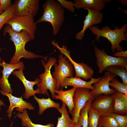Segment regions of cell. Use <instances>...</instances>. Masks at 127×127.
I'll use <instances>...</instances> for the list:
<instances>
[{
	"label": "cell",
	"instance_id": "277c9868",
	"mask_svg": "<svg viewBox=\"0 0 127 127\" xmlns=\"http://www.w3.org/2000/svg\"><path fill=\"white\" fill-rule=\"evenodd\" d=\"M57 61L56 59L53 57H50L47 62H45L43 59L41 60L42 64L44 68V71L39 75L40 82L37 85V89L39 90L40 94H48V90L53 99H54V97L55 95L56 83L51 74V70Z\"/></svg>",
	"mask_w": 127,
	"mask_h": 127
},
{
	"label": "cell",
	"instance_id": "7c38bea8",
	"mask_svg": "<svg viewBox=\"0 0 127 127\" xmlns=\"http://www.w3.org/2000/svg\"><path fill=\"white\" fill-rule=\"evenodd\" d=\"M0 66L3 68L1 70L2 76L0 78V87L1 90L12 93V90L8 80L9 76L15 70H19L24 67V64L22 62L15 64H8L4 60H2L0 58Z\"/></svg>",
	"mask_w": 127,
	"mask_h": 127
},
{
	"label": "cell",
	"instance_id": "83f0119b",
	"mask_svg": "<svg viewBox=\"0 0 127 127\" xmlns=\"http://www.w3.org/2000/svg\"><path fill=\"white\" fill-rule=\"evenodd\" d=\"M100 114L91 107L88 112V127H97Z\"/></svg>",
	"mask_w": 127,
	"mask_h": 127
},
{
	"label": "cell",
	"instance_id": "74e56055",
	"mask_svg": "<svg viewBox=\"0 0 127 127\" xmlns=\"http://www.w3.org/2000/svg\"><path fill=\"white\" fill-rule=\"evenodd\" d=\"M13 123L12 122L10 126V127H12Z\"/></svg>",
	"mask_w": 127,
	"mask_h": 127
},
{
	"label": "cell",
	"instance_id": "ac0fdd59",
	"mask_svg": "<svg viewBox=\"0 0 127 127\" xmlns=\"http://www.w3.org/2000/svg\"><path fill=\"white\" fill-rule=\"evenodd\" d=\"M112 95L113 99L112 112L119 115H127V96L116 91Z\"/></svg>",
	"mask_w": 127,
	"mask_h": 127
},
{
	"label": "cell",
	"instance_id": "d590c367",
	"mask_svg": "<svg viewBox=\"0 0 127 127\" xmlns=\"http://www.w3.org/2000/svg\"><path fill=\"white\" fill-rule=\"evenodd\" d=\"M74 127H82L81 126L78 125H75Z\"/></svg>",
	"mask_w": 127,
	"mask_h": 127
},
{
	"label": "cell",
	"instance_id": "cb8c5ba5",
	"mask_svg": "<svg viewBox=\"0 0 127 127\" xmlns=\"http://www.w3.org/2000/svg\"><path fill=\"white\" fill-rule=\"evenodd\" d=\"M16 115L21 119L22 121L21 125L23 127H54V124L52 123H49L46 125L33 123L30 119L26 109H24L22 113L18 112Z\"/></svg>",
	"mask_w": 127,
	"mask_h": 127
},
{
	"label": "cell",
	"instance_id": "ba28073f",
	"mask_svg": "<svg viewBox=\"0 0 127 127\" xmlns=\"http://www.w3.org/2000/svg\"><path fill=\"white\" fill-rule=\"evenodd\" d=\"M93 98H94L91 95L90 89L83 88H76L73 96L74 107L72 111L71 119L75 125L78 123L81 110L87 101Z\"/></svg>",
	"mask_w": 127,
	"mask_h": 127
},
{
	"label": "cell",
	"instance_id": "5b68a950",
	"mask_svg": "<svg viewBox=\"0 0 127 127\" xmlns=\"http://www.w3.org/2000/svg\"><path fill=\"white\" fill-rule=\"evenodd\" d=\"M95 55L99 73H102L108 67L117 65L123 67L127 71V58L116 57L107 55L104 49H100L94 45Z\"/></svg>",
	"mask_w": 127,
	"mask_h": 127
},
{
	"label": "cell",
	"instance_id": "6da1fadb",
	"mask_svg": "<svg viewBox=\"0 0 127 127\" xmlns=\"http://www.w3.org/2000/svg\"><path fill=\"white\" fill-rule=\"evenodd\" d=\"M7 33L10 36V39L13 43L15 49L14 55L9 63L17 64L20 62V60L22 58L27 59L41 58L44 59L45 61H47L48 57L37 55L25 50L26 44L32 40L27 32L23 30L20 32H16L12 30L9 25L7 24L4 29V36H5Z\"/></svg>",
	"mask_w": 127,
	"mask_h": 127
},
{
	"label": "cell",
	"instance_id": "d6a6232c",
	"mask_svg": "<svg viewBox=\"0 0 127 127\" xmlns=\"http://www.w3.org/2000/svg\"><path fill=\"white\" fill-rule=\"evenodd\" d=\"M113 54L114 57H124L127 58V51H122L115 52Z\"/></svg>",
	"mask_w": 127,
	"mask_h": 127
},
{
	"label": "cell",
	"instance_id": "836d02e7",
	"mask_svg": "<svg viewBox=\"0 0 127 127\" xmlns=\"http://www.w3.org/2000/svg\"><path fill=\"white\" fill-rule=\"evenodd\" d=\"M118 1L121 3L123 6H126L127 5V0H119Z\"/></svg>",
	"mask_w": 127,
	"mask_h": 127
},
{
	"label": "cell",
	"instance_id": "1f68e13d",
	"mask_svg": "<svg viewBox=\"0 0 127 127\" xmlns=\"http://www.w3.org/2000/svg\"><path fill=\"white\" fill-rule=\"evenodd\" d=\"M11 2L10 0H0V9L4 12L12 5Z\"/></svg>",
	"mask_w": 127,
	"mask_h": 127
},
{
	"label": "cell",
	"instance_id": "e0dca14e",
	"mask_svg": "<svg viewBox=\"0 0 127 127\" xmlns=\"http://www.w3.org/2000/svg\"><path fill=\"white\" fill-rule=\"evenodd\" d=\"M101 78L100 77L97 78L92 77L90 81L87 82L79 78L74 77H67L63 80L60 86L61 88H64L68 86H71L76 88H85L92 90L94 87L92 85L98 81Z\"/></svg>",
	"mask_w": 127,
	"mask_h": 127
},
{
	"label": "cell",
	"instance_id": "44dd1931",
	"mask_svg": "<svg viewBox=\"0 0 127 127\" xmlns=\"http://www.w3.org/2000/svg\"><path fill=\"white\" fill-rule=\"evenodd\" d=\"M57 110L61 116L58 118L56 127H74L75 124L69 115L66 105L62 103L61 107Z\"/></svg>",
	"mask_w": 127,
	"mask_h": 127
},
{
	"label": "cell",
	"instance_id": "ffe728a7",
	"mask_svg": "<svg viewBox=\"0 0 127 127\" xmlns=\"http://www.w3.org/2000/svg\"><path fill=\"white\" fill-rule=\"evenodd\" d=\"M74 6L77 9L83 8L100 11L105 6L103 0H74Z\"/></svg>",
	"mask_w": 127,
	"mask_h": 127
},
{
	"label": "cell",
	"instance_id": "484cf974",
	"mask_svg": "<svg viewBox=\"0 0 127 127\" xmlns=\"http://www.w3.org/2000/svg\"><path fill=\"white\" fill-rule=\"evenodd\" d=\"M97 127H119L118 124L115 119L109 115H101L99 120Z\"/></svg>",
	"mask_w": 127,
	"mask_h": 127
},
{
	"label": "cell",
	"instance_id": "30bf717a",
	"mask_svg": "<svg viewBox=\"0 0 127 127\" xmlns=\"http://www.w3.org/2000/svg\"><path fill=\"white\" fill-rule=\"evenodd\" d=\"M15 16L34 17L39 8V0H16L14 4Z\"/></svg>",
	"mask_w": 127,
	"mask_h": 127
},
{
	"label": "cell",
	"instance_id": "2e32d148",
	"mask_svg": "<svg viewBox=\"0 0 127 127\" xmlns=\"http://www.w3.org/2000/svg\"><path fill=\"white\" fill-rule=\"evenodd\" d=\"M24 68V67L18 70L14 71L12 73L23 83L25 89V92L23 96L24 98L27 99L31 96H34L36 94H40L38 89L34 90L33 87L35 85L38 84L40 82V80L38 78H36L33 81H30L27 80L23 72Z\"/></svg>",
	"mask_w": 127,
	"mask_h": 127
},
{
	"label": "cell",
	"instance_id": "4316f807",
	"mask_svg": "<svg viewBox=\"0 0 127 127\" xmlns=\"http://www.w3.org/2000/svg\"><path fill=\"white\" fill-rule=\"evenodd\" d=\"M15 16L13 4L0 15V31L4 25Z\"/></svg>",
	"mask_w": 127,
	"mask_h": 127
},
{
	"label": "cell",
	"instance_id": "e575fe53",
	"mask_svg": "<svg viewBox=\"0 0 127 127\" xmlns=\"http://www.w3.org/2000/svg\"><path fill=\"white\" fill-rule=\"evenodd\" d=\"M3 105L5 106V105L3 101L2 100L0 99V111L1 110V107Z\"/></svg>",
	"mask_w": 127,
	"mask_h": 127
},
{
	"label": "cell",
	"instance_id": "603a6c76",
	"mask_svg": "<svg viewBox=\"0 0 127 127\" xmlns=\"http://www.w3.org/2000/svg\"><path fill=\"white\" fill-rule=\"evenodd\" d=\"M94 98L87 101L84 107L81 110L77 125L82 127H88V112Z\"/></svg>",
	"mask_w": 127,
	"mask_h": 127
},
{
	"label": "cell",
	"instance_id": "f1b7e54d",
	"mask_svg": "<svg viewBox=\"0 0 127 127\" xmlns=\"http://www.w3.org/2000/svg\"><path fill=\"white\" fill-rule=\"evenodd\" d=\"M109 85L110 87L115 88L116 91L123 93L127 96V85L120 83L114 78L110 82Z\"/></svg>",
	"mask_w": 127,
	"mask_h": 127
},
{
	"label": "cell",
	"instance_id": "7a4b0ae2",
	"mask_svg": "<svg viewBox=\"0 0 127 127\" xmlns=\"http://www.w3.org/2000/svg\"><path fill=\"white\" fill-rule=\"evenodd\" d=\"M44 9L43 14L36 23L48 22L51 24L54 35L59 32L64 20V9L56 0H47L42 5Z\"/></svg>",
	"mask_w": 127,
	"mask_h": 127
},
{
	"label": "cell",
	"instance_id": "8992f818",
	"mask_svg": "<svg viewBox=\"0 0 127 127\" xmlns=\"http://www.w3.org/2000/svg\"><path fill=\"white\" fill-rule=\"evenodd\" d=\"M58 64L55 63L54 65V71L52 73L53 77L56 83V90L60 89V85L63 80L67 77H73V67L68 60L61 54L59 56Z\"/></svg>",
	"mask_w": 127,
	"mask_h": 127
},
{
	"label": "cell",
	"instance_id": "d4e9b609",
	"mask_svg": "<svg viewBox=\"0 0 127 127\" xmlns=\"http://www.w3.org/2000/svg\"><path fill=\"white\" fill-rule=\"evenodd\" d=\"M105 71L119 76L122 79V83L127 85V72L125 67L117 65L112 66L108 67Z\"/></svg>",
	"mask_w": 127,
	"mask_h": 127
},
{
	"label": "cell",
	"instance_id": "f35d334b",
	"mask_svg": "<svg viewBox=\"0 0 127 127\" xmlns=\"http://www.w3.org/2000/svg\"></svg>",
	"mask_w": 127,
	"mask_h": 127
},
{
	"label": "cell",
	"instance_id": "4dcf8cb0",
	"mask_svg": "<svg viewBox=\"0 0 127 127\" xmlns=\"http://www.w3.org/2000/svg\"><path fill=\"white\" fill-rule=\"evenodd\" d=\"M64 9H65L70 12L73 13L75 11L74 2L65 0H57Z\"/></svg>",
	"mask_w": 127,
	"mask_h": 127
},
{
	"label": "cell",
	"instance_id": "7402d4cb",
	"mask_svg": "<svg viewBox=\"0 0 127 127\" xmlns=\"http://www.w3.org/2000/svg\"><path fill=\"white\" fill-rule=\"evenodd\" d=\"M34 97V99L39 105L38 114L39 115H42L44 111L48 108L54 107L57 109L60 107L59 103L52 101L49 97L47 99H39L36 97L35 95Z\"/></svg>",
	"mask_w": 127,
	"mask_h": 127
},
{
	"label": "cell",
	"instance_id": "4fadbf2b",
	"mask_svg": "<svg viewBox=\"0 0 127 127\" xmlns=\"http://www.w3.org/2000/svg\"><path fill=\"white\" fill-rule=\"evenodd\" d=\"M91 107L97 111L101 115H108L112 113L113 99L112 95H100L96 97Z\"/></svg>",
	"mask_w": 127,
	"mask_h": 127
},
{
	"label": "cell",
	"instance_id": "9c48e42d",
	"mask_svg": "<svg viewBox=\"0 0 127 127\" xmlns=\"http://www.w3.org/2000/svg\"><path fill=\"white\" fill-rule=\"evenodd\" d=\"M58 49L72 64L75 71V77L82 78L85 80H88L92 77L94 73L92 68L84 63H77L74 61L71 57L70 51L66 46L63 45L62 47H59Z\"/></svg>",
	"mask_w": 127,
	"mask_h": 127
},
{
	"label": "cell",
	"instance_id": "8fae6325",
	"mask_svg": "<svg viewBox=\"0 0 127 127\" xmlns=\"http://www.w3.org/2000/svg\"><path fill=\"white\" fill-rule=\"evenodd\" d=\"M116 75L112 73L106 71L103 77L98 82L93 84L94 88L90 91L91 95L94 98L102 94L111 95L116 91L113 88H111L109 86V83Z\"/></svg>",
	"mask_w": 127,
	"mask_h": 127
},
{
	"label": "cell",
	"instance_id": "5bb4252c",
	"mask_svg": "<svg viewBox=\"0 0 127 127\" xmlns=\"http://www.w3.org/2000/svg\"><path fill=\"white\" fill-rule=\"evenodd\" d=\"M0 92L1 94L7 96L9 99L10 105L7 111L9 118L12 116V112L15 107L16 108L17 111L20 113H22L24 109H26L30 110H34V107L31 103L23 100L22 96L20 97H17L12 95V93H8L6 91L1 90Z\"/></svg>",
	"mask_w": 127,
	"mask_h": 127
},
{
	"label": "cell",
	"instance_id": "8d00e7d4",
	"mask_svg": "<svg viewBox=\"0 0 127 127\" xmlns=\"http://www.w3.org/2000/svg\"><path fill=\"white\" fill-rule=\"evenodd\" d=\"M2 50V49L1 48H0V53Z\"/></svg>",
	"mask_w": 127,
	"mask_h": 127
},
{
	"label": "cell",
	"instance_id": "9a60e30c",
	"mask_svg": "<svg viewBox=\"0 0 127 127\" xmlns=\"http://www.w3.org/2000/svg\"><path fill=\"white\" fill-rule=\"evenodd\" d=\"M86 10L87 11L88 13L83 21V28L76 33L75 36L76 39L78 40H81L84 37L85 32L88 28L100 23L103 20V14L100 11L88 9Z\"/></svg>",
	"mask_w": 127,
	"mask_h": 127
},
{
	"label": "cell",
	"instance_id": "f546056e",
	"mask_svg": "<svg viewBox=\"0 0 127 127\" xmlns=\"http://www.w3.org/2000/svg\"><path fill=\"white\" fill-rule=\"evenodd\" d=\"M108 115L115 119L118 124L119 127H127V115H119L112 112Z\"/></svg>",
	"mask_w": 127,
	"mask_h": 127
},
{
	"label": "cell",
	"instance_id": "d6986e66",
	"mask_svg": "<svg viewBox=\"0 0 127 127\" xmlns=\"http://www.w3.org/2000/svg\"><path fill=\"white\" fill-rule=\"evenodd\" d=\"M76 88L73 87L72 88L67 91H63L62 88L59 90H55V95L54 98L59 99L66 105L68 109L69 113L72 115V111L74 107L73 101V96Z\"/></svg>",
	"mask_w": 127,
	"mask_h": 127
},
{
	"label": "cell",
	"instance_id": "52a82bcc",
	"mask_svg": "<svg viewBox=\"0 0 127 127\" xmlns=\"http://www.w3.org/2000/svg\"><path fill=\"white\" fill-rule=\"evenodd\" d=\"M5 24L9 25L13 30L17 32H20L23 30L25 31L30 34L32 40L35 38L37 26L33 17L15 16Z\"/></svg>",
	"mask_w": 127,
	"mask_h": 127
},
{
	"label": "cell",
	"instance_id": "3957f363",
	"mask_svg": "<svg viewBox=\"0 0 127 127\" xmlns=\"http://www.w3.org/2000/svg\"><path fill=\"white\" fill-rule=\"evenodd\" d=\"M127 24H124L120 28L115 29L112 30L108 26H105L100 29L95 25L89 28L93 34L96 36L95 40H98L102 37L107 39L110 42L112 51L115 52L116 50L117 52L123 51L122 47L120 45V43L123 41H127Z\"/></svg>",
	"mask_w": 127,
	"mask_h": 127
}]
</instances>
